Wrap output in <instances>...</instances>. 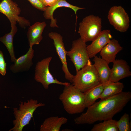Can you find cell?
Masks as SVG:
<instances>
[{
	"instance_id": "484cf974",
	"label": "cell",
	"mask_w": 131,
	"mask_h": 131,
	"mask_svg": "<svg viewBox=\"0 0 131 131\" xmlns=\"http://www.w3.org/2000/svg\"><path fill=\"white\" fill-rule=\"evenodd\" d=\"M44 5L46 7L53 5L56 2L57 0H41Z\"/></svg>"
},
{
	"instance_id": "ba28073f",
	"label": "cell",
	"mask_w": 131,
	"mask_h": 131,
	"mask_svg": "<svg viewBox=\"0 0 131 131\" xmlns=\"http://www.w3.org/2000/svg\"><path fill=\"white\" fill-rule=\"evenodd\" d=\"M21 10L18 4L12 0H2L0 2V12L5 15L11 23H17L22 28L30 26L31 23L25 17L19 16Z\"/></svg>"
},
{
	"instance_id": "4fadbf2b",
	"label": "cell",
	"mask_w": 131,
	"mask_h": 131,
	"mask_svg": "<svg viewBox=\"0 0 131 131\" xmlns=\"http://www.w3.org/2000/svg\"><path fill=\"white\" fill-rule=\"evenodd\" d=\"M34 56V50L32 47H30L25 54L16 59L14 64L10 65V70L14 73L28 71L33 64Z\"/></svg>"
},
{
	"instance_id": "ac0fdd59",
	"label": "cell",
	"mask_w": 131,
	"mask_h": 131,
	"mask_svg": "<svg viewBox=\"0 0 131 131\" xmlns=\"http://www.w3.org/2000/svg\"><path fill=\"white\" fill-rule=\"evenodd\" d=\"M68 119L64 117L52 116L46 119L41 125L40 131H59L62 125L66 123Z\"/></svg>"
},
{
	"instance_id": "ffe728a7",
	"label": "cell",
	"mask_w": 131,
	"mask_h": 131,
	"mask_svg": "<svg viewBox=\"0 0 131 131\" xmlns=\"http://www.w3.org/2000/svg\"><path fill=\"white\" fill-rule=\"evenodd\" d=\"M107 83H101L83 93L86 108L94 103L97 99L99 98Z\"/></svg>"
},
{
	"instance_id": "9c48e42d",
	"label": "cell",
	"mask_w": 131,
	"mask_h": 131,
	"mask_svg": "<svg viewBox=\"0 0 131 131\" xmlns=\"http://www.w3.org/2000/svg\"><path fill=\"white\" fill-rule=\"evenodd\" d=\"M107 18L110 24L120 32H125L129 28L130 21L129 15L121 6L112 7L109 11Z\"/></svg>"
},
{
	"instance_id": "3957f363",
	"label": "cell",
	"mask_w": 131,
	"mask_h": 131,
	"mask_svg": "<svg viewBox=\"0 0 131 131\" xmlns=\"http://www.w3.org/2000/svg\"><path fill=\"white\" fill-rule=\"evenodd\" d=\"M45 105V104L38 103L37 100L32 99L27 100V102L20 101L19 109L16 107L13 108L15 119L13 122L14 127L9 131H22L24 127L29 124L36 109Z\"/></svg>"
},
{
	"instance_id": "6da1fadb",
	"label": "cell",
	"mask_w": 131,
	"mask_h": 131,
	"mask_svg": "<svg viewBox=\"0 0 131 131\" xmlns=\"http://www.w3.org/2000/svg\"><path fill=\"white\" fill-rule=\"evenodd\" d=\"M131 99L130 91L122 92L113 96L101 99L87 107L86 112L75 118L76 124H91L98 121L112 119Z\"/></svg>"
},
{
	"instance_id": "cb8c5ba5",
	"label": "cell",
	"mask_w": 131,
	"mask_h": 131,
	"mask_svg": "<svg viewBox=\"0 0 131 131\" xmlns=\"http://www.w3.org/2000/svg\"><path fill=\"white\" fill-rule=\"evenodd\" d=\"M7 64L4 59L2 51L0 50V74L2 76L5 75L6 73Z\"/></svg>"
},
{
	"instance_id": "5bb4252c",
	"label": "cell",
	"mask_w": 131,
	"mask_h": 131,
	"mask_svg": "<svg viewBox=\"0 0 131 131\" xmlns=\"http://www.w3.org/2000/svg\"><path fill=\"white\" fill-rule=\"evenodd\" d=\"M61 7L70 8L74 11L76 16V25L78 18L77 15V11L79 10L85 9V8L79 7L72 5L67 2L66 0H57L56 3L53 5L47 7L45 10L44 11L43 13L44 17L46 19L50 20V26L51 27H58V26L57 24V19L54 18L53 15L56 9Z\"/></svg>"
},
{
	"instance_id": "2e32d148",
	"label": "cell",
	"mask_w": 131,
	"mask_h": 131,
	"mask_svg": "<svg viewBox=\"0 0 131 131\" xmlns=\"http://www.w3.org/2000/svg\"><path fill=\"white\" fill-rule=\"evenodd\" d=\"M46 25L45 22H36L30 26L27 34L30 47L39 44L42 39V33Z\"/></svg>"
},
{
	"instance_id": "d6986e66",
	"label": "cell",
	"mask_w": 131,
	"mask_h": 131,
	"mask_svg": "<svg viewBox=\"0 0 131 131\" xmlns=\"http://www.w3.org/2000/svg\"><path fill=\"white\" fill-rule=\"evenodd\" d=\"M16 24L11 23V29L10 32L0 37V41L5 46L10 55L11 62H14L16 58L15 57L13 45V39L17 31Z\"/></svg>"
},
{
	"instance_id": "7c38bea8",
	"label": "cell",
	"mask_w": 131,
	"mask_h": 131,
	"mask_svg": "<svg viewBox=\"0 0 131 131\" xmlns=\"http://www.w3.org/2000/svg\"><path fill=\"white\" fill-rule=\"evenodd\" d=\"M111 69L109 81L118 82L124 78L131 75L130 67L127 62L123 59H117L113 62Z\"/></svg>"
},
{
	"instance_id": "9a60e30c",
	"label": "cell",
	"mask_w": 131,
	"mask_h": 131,
	"mask_svg": "<svg viewBox=\"0 0 131 131\" xmlns=\"http://www.w3.org/2000/svg\"><path fill=\"white\" fill-rule=\"evenodd\" d=\"M123 49L118 41L113 39L111 40L99 52L101 58L109 64L115 60L116 55Z\"/></svg>"
},
{
	"instance_id": "e0dca14e",
	"label": "cell",
	"mask_w": 131,
	"mask_h": 131,
	"mask_svg": "<svg viewBox=\"0 0 131 131\" xmlns=\"http://www.w3.org/2000/svg\"><path fill=\"white\" fill-rule=\"evenodd\" d=\"M93 58V65L98 75L101 83L108 82L109 81L111 71L109 64L100 57L96 56Z\"/></svg>"
},
{
	"instance_id": "44dd1931",
	"label": "cell",
	"mask_w": 131,
	"mask_h": 131,
	"mask_svg": "<svg viewBox=\"0 0 131 131\" xmlns=\"http://www.w3.org/2000/svg\"><path fill=\"white\" fill-rule=\"evenodd\" d=\"M124 88L122 83L109 81L106 83L99 98L103 99L117 94L122 92Z\"/></svg>"
},
{
	"instance_id": "7402d4cb",
	"label": "cell",
	"mask_w": 131,
	"mask_h": 131,
	"mask_svg": "<svg viewBox=\"0 0 131 131\" xmlns=\"http://www.w3.org/2000/svg\"><path fill=\"white\" fill-rule=\"evenodd\" d=\"M116 120L113 119L104 121L103 122L95 124L91 131H118Z\"/></svg>"
},
{
	"instance_id": "d4e9b609",
	"label": "cell",
	"mask_w": 131,
	"mask_h": 131,
	"mask_svg": "<svg viewBox=\"0 0 131 131\" xmlns=\"http://www.w3.org/2000/svg\"><path fill=\"white\" fill-rule=\"evenodd\" d=\"M34 7L40 10L44 11L47 7L45 6L41 0H27Z\"/></svg>"
},
{
	"instance_id": "30bf717a",
	"label": "cell",
	"mask_w": 131,
	"mask_h": 131,
	"mask_svg": "<svg viewBox=\"0 0 131 131\" xmlns=\"http://www.w3.org/2000/svg\"><path fill=\"white\" fill-rule=\"evenodd\" d=\"M49 36L53 41V44L62 64V69L65 74L66 80L72 82L74 75L72 74L68 70L66 59L67 52L63 42L62 37L60 34L55 32L49 33Z\"/></svg>"
},
{
	"instance_id": "8992f818",
	"label": "cell",
	"mask_w": 131,
	"mask_h": 131,
	"mask_svg": "<svg viewBox=\"0 0 131 131\" xmlns=\"http://www.w3.org/2000/svg\"><path fill=\"white\" fill-rule=\"evenodd\" d=\"M52 57H49L38 61L35 67L34 79L37 82L41 83L44 88L47 89L51 84H57L67 86L70 84L68 82H62L56 78L54 79L50 72L49 65Z\"/></svg>"
},
{
	"instance_id": "52a82bcc",
	"label": "cell",
	"mask_w": 131,
	"mask_h": 131,
	"mask_svg": "<svg viewBox=\"0 0 131 131\" xmlns=\"http://www.w3.org/2000/svg\"><path fill=\"white\" fill-rule=\"evenodd\" d=\"M86 42L80 38L73 41L72 48L67 55L74 64L77 72L90 61L87 51Z\"/></svg>"
},
{
	"instance_id": "8fae6325",
	"label": "cell",
	"mask_w": 131,
	"mask_h": 131,
	"mask_svg": "<svg viewBox=\"0 0 131 131\" xmlns=\"http://www.w3.org/2000/svg\"><path fill=\"white\" fill-rule=\"evenodd\" d=\"M112 38L110 30L106 29L101 31L98 36L92 41L91 43L87 46V50L89 58L93 57L99 52Z\"/></svg>"
},
{
	"instance_id": "277c9868",
	"label": "cell",
	"mask_w": 131,
	"mask_h": 131,
	"mask_svg": "<svg viewBox=\"0 0 131 131\" xmlns=\"http://www.w3.org/2000/svg\"><path fill=\"white\" fill-rule=\"evenodd\" d=\"M72 83L83 93L101 83L98 75L91 61L76 72Z\"/></svg>"
},
{
	"instance_id": "5b68a950",
	"label": "cell",
	"mask_w": 131,
	"mask_h": 131,
	"mask_svg": "<svg viewBox=\"0 0 131 131\" xmlns=\"http://www.w3.org/2000/svg\"><path fill=\"white\" fill-rule=\"evenodd\" d=\"M102 19L99 16L91 15L83 18L79 24L78 33L84 41H92L101 31Z\"/></svg>"
},
{
	"instance_id": "603a6c76",
	"label": "cell",
	"mask_w": 131,
	"mask_h": 131,
	"mask_svg": "<svg viewBox=\"0 0 131 131\" xmlns=\"http://www.w3.org/2000/svg\"><path fill=\"white\" fill-rule=\"evenodd\" d=\"M116 124L119 131H131L129 116L127 113H125L119 120L117 121Z\"/></svg>"
},
{
	"instance_id": "7a4b0ae2",
	"label": "cell",
	"mask_w": 131,
	"mask_h": 131,
	"mask_svg": "<svg viewBox=\"0 0 131 131\" xmlns=\"http://www.w3.org/2000/svg\"><path fill=\"white\" fill-rule=\"evenodd\" d=\"M59 99L65 110L70 115L82 113L86 108L84 93L72 84L65 86Z\"/></svg>"
}]
</instances>
